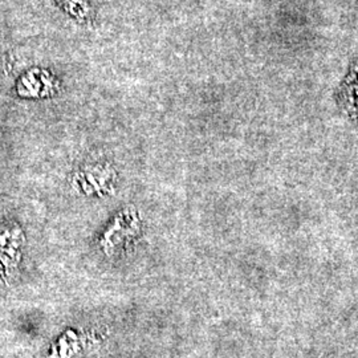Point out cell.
<instances>
[{"label":"cell","instance_id":"obj_1","mask_svg":"<svg viewBox=\"0 0 358 358\" xmlns=\"http://www.w3.org/2000/svg\"><path fill=\"white\" fill-rule=\"evenodd\" d=\"M66 11L71 13L77 19H88L90 13V6L88 0H60Z\"/></svg>","mask_w":358,"mask_h":358}]
</instances>
